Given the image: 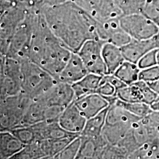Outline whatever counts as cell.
<instances>
[{
    "instance_id": "obj_34",
    "label": "cell",
    "mask_w": 159,
    "mask_h": 159,
    "mask_svg": "<svg viewBox=\"0 0 159 159\" xmlns=\"http://www.w3.org/2000/svg\"><path fill=\"white\" fill-rule=\"evenodd\" d=\"M146 0H128L123 14L124 15L141 13Z\"/></svg>"
},
{
    "instance_id": "obj_37",
    "label": "cell",
    "mask_w": 159,
    "mask_h": 159,
    "mask_svg": "<svg viewBox=\"0 0 159 159\" xmlns=\"http://www.w3.org/2000/svg\"><path fill=\"white\" fill-rule=\"evenodd\" d=\"M150 107L153 111H159V95L151 105Z\"/></svg>"
},
{
    "instance_id": "obj_4",
    "label": "cell",
    "mask_w": 159,
    "mask_h": 159,
    "mask_svg": "<svg viewBox=\"0 0 159 159\" xmlns=\"http://www.w3.org/2000/svg\"><path fill=\"white\" fill-rule=\"evenodd\" d=\"M29 14L18 1L1 0L0 53L6 56L12 37Z\"/></svg>"
},
{
    "instance_id": "obj_11",
    "label": "cell",
    "mask_w": 159,
    "mask_h": 159,
    "mask_svg": "<svg viewBox=\"0 0 159 159\" xmlns=\"http://www.w3.org/2000/svg\"><path fill=\"white\" fill-rule=\"evenodd\" d=\"M37 99L41 100L48 107L65 108L75 99L72 84L57 81L48 91Z\"/></svg>"
},
{
    "instance_id": "obj_9",
    "label": "cell",
    "mask_w": 159,
    "mask_h": 159,
    "mask_svg": "<svg viewBox=\"0 0 159 159\" xmlns=\"http://www.w3.org/2000/svg\"><path fill=\"white\" fill-rule=\"evenodd\" d=\"M97 21L120 19L124 14L115 0H71Z\"/></svg>"
},
{
    "instance_id": "obj_26",
    "label": "cell",
    "mask_w": 159,
    "mask_h": 159,
    "mask_svg": "<svg viewBox=\"0 0 159 159\" xmlns=\"http://www.w3.org/2000/svg\"><path fill=\"white\" fill-rule=\"evenodd\" d=\"M81 136L77 137L73 141L67 145L63 150L57 154L54 159H76L79 152L81 145Z\"/></svg>"
},
{
    "instance_id": "obj_16",
    "label": "cell",
    "mask_w": 159,
    "mask_h": 159,
    "mask_svg": "<svg viewBox=\"0 0 159 159\" xmlns=\"http://www.w3.org/2000/svg\"><path fill=\"white\" fill-rule=\"evenodd\" d=\"M80 136L81 142L76 159H100L104 148L108 144L102 134L94 137Z\"/></svg>"
},
{
    "instance_id": "obj_40",
    "label": "cell",
    "mask_w": 159,
    "mask_h": 159,
    "mask_svg": "<svg viewBox=\"0 0 159 159\" xmlns=\"http://www.w3.org/2000/svg\"><path fill=\"white\" fill-rule=\"evenodd\" d=\"M155 37H156V39H157V41H159V32L157 33V34L156 35H155Z\"/></svg>"
},
{
    "instance_id": "obj_10",
    "label": "cell",
    "mask_w": 159,
    "mask_h": 159,
    "mask_svg": "<svg viewBox=\"0 0 159 159\" xmlns=\"http://www.w3.org/2000/svg\"><path fill=\"white\" fill-rule=\"evenodd\" d=\"M106 41L100 39L86 41L77 53L79 55L89 73L100 75L107 74L102 56V48Z\"/></svg>"
},
{
    "instance_id": "obj_2",
    "label": "cell",
    "mask_w": 159,
    "mask_h": 159,
    "mask_svg": "<svg viewBox=\"0 0 159 159\" xmlns=\"http://www.w3.org/2000/svg\"><path fill=\"white\" fill-rule=\"evenodd\" d=\"M71 53L72 51L52 33L42 13L35 14L29 60L56 79L67 63Z\"/></svg>"
},
{
    "instance_id": "obj_18",
    "label": "cell",
    "mask_w": 159,
    "mask_h": 159,
    "mask_svg": "<svg viewBox=\"0 0 159 159\" xmlns=\"http://www.w3.org/2000/svg\"><path fill=\"white\" fill-rule=\"evenodd\" d=\"M102 56L107 67V74H114L125 61L121 48L108 42H106L102 46Z\"/></svg>"
},
{
    "instance_id": "obj_36",
    "label": "cell",
    "mask_w": 159,
    "mask_h": 159,
    "mask_svg": "<svg viewBox=\"0 0 159 159\" xmlns=\"http://www.w3.org/2000/svg\"><path fill=\"white\" fill-rule=\"evenodd\" d=\"M147 84L155 93L159 95V79L153 81L148 82Z\"/></svg>"
},
{
    "instance_id": "obj_20",
    "label": "cell",
    "mask_w": 159,
    "mask_h": 159,
    "mask_svg": "<svg viewBox=\"0 0 159 159\" xmlns=\"http://www.w3.org/2000/svg\"><path fill=\"white\" fill-rule=\"evenodd\" d=\"M47 108L48 106L41 100H33L27 108L19 127L33 125L46 121Z\"/></svg>"
},
{
    "instance_id": "obj_5",
    "label": "cell",
    "mask_w": 159,
    "mask_h": 159,
    "mask_svg": "<svg viewBox=\"0 0 159 159\" xmlns=\"http://www.w3.org/2000/svg\"><path fill=\"white\" fill-rule=\"evenodd\" d=\"M0 100V131H10L19 127L33 100L23 92Z\"/></svg>"
},
{
    "instance_id": "obj_24",
    "label": "cell",
    "mask_w": 159,
    "mask_h": 159,
    "mask_svg": "<svg viewBox=\"0 0 159 159\" xmlns=\"http://www.w3.org/2000/svg\"><path fill=\"white\" fill-rule=\"evenodd\" d=\"M46 156L43 150L40 141H37L27 144L18 153L14 156L12 159H45Z\"/></svg>"
},
{
    "instance_id": "obj_12",
    "label": "cell",
    "mask_w": 159,
    "mask_h": 159,
    "mask_svg": "<svg viewBox=\"0 0 159 159\" xmlns=\"http://www.w3.org/2000/svg\"><path fill=\"white\" fill-rule=\"evenodd\" d=\"M159 49V43L155 35L147 40L132 39L130 43L121 47L125 60L137 64L148 52Z\"/></svg>"
},
{
    "instance_id": "obj_41",
    "label": "cell",
    "mask_w": 159,
    "mask_h": 159,
    "mask_svg": "<svg viewBox=\"0 0 159 159\" xmlns=\"http://www.w3.org/2000/svg\"><path fill=\"white\" fill-rule=\"evenodd\" d=\"M157 25H158V26H159V21H158V22H157Z\"/></svg>"
},
{
    "instance_id": "obj_32",
    "label": "cell",
    "mask_w": 159,
    "mask_h": 159,
    "mask_svg": "<svg viewBox=\"0 0 159 159\" xmlns=\"http://www.w3.org/2000/svg\"><path fill=\"white\" fill-rule=\"evenodd\" d=\"M159 49H154L146 53L137 63L141 70L157 65V54Z\"/></svg>"
},
{
    "instance_id": "obj_38",
    "label": "cell",
    "mask_w": 159,
    "mask_h": 159,
    "mask_svg": "<svg viewBox=\"0 0 159 159\" xmlns=\"http://www.w3.org/2000/svg\"><path fill=\"white\" fill-rule=\"evenodd\" d=\"M115 1L117 2V4L119 5L120 8L121 9L122 11L123 12V11L127 4L128 0H115Z\"/></svg>"
},
{
    "instance_id": "obj_31",
    "label": "cell",
    "mask_w": 159,
    "mask_h": 159,
    "mask_svg": "<svg viewBox=\"0 0 159 159\" xmlns=\"http://www.w3.org/2000/svg\"><path fill=\"white\" fill-rule=\"evenodd\" d=\"M136 83L139 86L141 91L143 102L150 106L156 100L159 95L148 86L146 82L143 80H138Z\"/></svg>"
},
{
    "instance_id": "obj_13",
    "label": "cell",
    "mask_w": 159,
    "mask_h": 159,
    "mask_svg": "<svg viewBox=\"0 0 159 159\" xmlns=\"http://www.w3.org/2000/svg\"><path fill=\"white\" fill-rule=\"evenodd\" d=\"M87 119L81 113L74 100L63 110L59 117L58 123L65 130L80 135L85 125Z\"/></svg>"
},
{
    "instance_id": "obj_15",
    "label": "cell",
    "mask_w": 159,
    "mask_h": 159,
    "mask_svg": "<svg viewBox=\"0 0 159 159\" xmlns=\"http://www.w3.org/2000/svg\"><path fill=\"white\" fill-rule=\"evenodd\" d=\"M74 102L87 120L100 113L110 105L107 99L97 93L75 100Z\"/></svg>"
},
{
    "instance_id": "obj_27",
    "label": "cell",
    "mask_w": 159,
    "mask_h": 159,
    "mask_svg": "<svg viewBox=\"0 0 159 159\" xmlns=\"http://www.w3.org/2000/svg\"><path fill=\"white\" fill-rule=\"evenodd\" d=\"M10 131L25 145L37 142L34 129L31 125L18 127Z\"/></svg>"
},
{
    "instance_id": "obj_19",
    "label": "cell",
    "mask_w": 159,
    "mask_h": 159,
    "mask_svg": "<svg viewBox=\"0 0 159 159\" xmlns=\"http://www.w3.org/2000/svg\"><path fill=\"white\" fill-rule=\"evenodd\" d=\"M102 75L88 73L82 79L72 84L74 92L75 100L79 99L86 95L96 93L100 84Z\"/></svg>"
},
{
    "instance_id": "obj_22",
    "label": "cell",
    "mask_w": 159,
    "mask_h": 159,
    "mask_svg": "<svg viewBox=\"0 0 159 159\" xmlns=\"http://www.w3.org/2000/svg\"><path fill=\"white\" fill-rule=\"evenodd\" d=\"M141 69L137 64L125 60L114 73L126 85L136 83L139 80V74Z\"/></svg>"
},
{
    "instance_id": "obj_14",
    "label": "cell",
    "mask_w": 159,
    "mask_h": 159,
    "mask_svg": "<svg viewBox=\"0 0 159 159\" xmlns=\"http://www.w3.org/2000/svg\"><path fill=\"white\" fill-rule=\"evenodd\" d=\"M89 73L79 55L72 52L67 63L56 77L58 81L73 84Z\"/></svg>"
},
{
    "instance_id": "obj_39",
    "label": "cell",
    "mask_w": 159,
    "mask_h": 159,
    "mask_svg": "<svg viewBox=\"0 0 159 159\" xmlns=\"http://www.w3.org/2000/svg\"><path fill=\"white\" fill-rule=\"evenodd\" d=\"M157 65L159 66V50L157 54Z\"/></svg>"
},
{
    "instance_id": "obj_29",
    "label": "cell",
    "mask_w": 159,
    "mask_h": 159,
    "mask_svg": "<svg viewBox=\"0 0 159 159\" xmlns=\"http://www.w3.org/2000/svg\"><path fill=\"white\" fill-rule=\"evenodd\" d=\"M128 152L118 145L108 144L102 151L100 159H127Z\"/></svg>"
},
{
    "instance_id": "obj_17",
    "label": "cell",
    "mask_w": 159,
    "mask_h": 159,
    "mask_svg": "<svg viewBox=\"0 0 159 159\" xmlns=\"http://www.w3.org/2000/svg\"><path fill=\"white\" fill-rule=\"evenodd\" d=\"M25 146L10 131L0 132V159H10Z\"/></svg>"
},
{
    "instance_id": "obj_35",
    "label": "cell",
    "mask_w": 159,
    "mask_h": 159,
    "mask_svg": "<svg viewBox=\"0 0 159 159\" xmlns=\"http://www.w3.org/2000/svg\"><path fill=\"white\" fill-rule=\"evenodd\" d=\"M71 0H44L45 6H53L61 4Z\"/></svg>"
},
{
    "instance_id": "obj_42",
    "label": "cell",
    "mask_w": 159,
    "mask_h": 159,
    "mask_svg": "<svg viewBox=\"0 0 159 159\" xmlns=\"http://www.w3.org/2000/svg\"><path fill=\"white\" fill-rule=\"evenodd\" d=\"M9 1H17L18 0H9Z\"/></svg>"
},
{
    "instance_id": "obj_23",
    "label": "cell",
    "mask_w": 159,
    "mask_h": 159,
    "mask_svg": "<svg viewBox=\"0 0 159 159\" xmlns=\"http://www.w3.org/2000/svg\"><path fill=\"white\" fill-rule=\"evenodd\" d=\"M114 103L131 114L144 118L153 112L150 106L143 102H125L117 98Z\"/></svg>"
},
{
    "instance_id": "obj_28",
    "label": "cell",
    "mask_w": 159,
    "mask_h": 159,
    "mask_svg": "<svg viewBox=\"0 0 159 159\" xmlns=\"http://www.w3.org/2000/svg\"><path fill=\"white\" fill-rule=\"evenodd\" d=\"M117 89L116 87L113 85L106 80L102 77L100 84L97 89V93L100 94L101 96L105 97L108 100L110 104L115 102L117 98Z\"/></svg>"
},
{
    "instance_id": "obj_25",
    "label": "cell",
    "mask_w": 159,
    "mask_h": 159,
    "mask_svg": "<svg viewBox=\"0 0 159 159\" xmlns=\"http://www.w3.org/2000/svg\"><path fill=\"white\" fill-rule=\"evenodd\" d=\"M117 98L125 102H143L141 91L136 83L119 89L117 93Z\"/></svg>"
},
{
    "instance_id": "obj_8",
    "label": "cell",
    "mask_w": 159,
    "mask_h": 159,
    "mask_svg": "<svg viewBox=\"0 0 159 159\" xmlns=\"http://www.w3.org/2000/svg\"><path fill=\"white\" fill-rule=\"evenodd\" d=\"M119 21L121 28L132 39L147 40L159 32L158 25L142 13L123 15Z\"/></svg>"
},
{
    "instance_id": "obj_33",
    "label": "cell",
    "mask_w": 159,
    "mask_h": 159,
    "mask_svg": "<svg viewBox=\"0 0 159 159\" xmlns=\"http://www.w3.org/2000/svg\"><path fill=\"white\" fill-rule=\"evenodd\" d=\"M159 79V66L158 65L140 70L139 80L146 83L153 81Z\"/></svg>"
},
{
    "instance_id": "obj_1",
    "label": "cell",
    "mask_w": 159,
    "mask_h": 159,
    "mask_svg": "<svg viewBox=\"0 0 159 159\" xmlns=\"http://www.w3.org/2000/svg\"><path fill=\"white\" fill-rule=\"evenodd\" d=\"M41 13L52 33L72 52H78L87 40L99 39L96 20L73 1L45 6Z\"/></svg>"
},
{
    "instance_id": "obj_21",
    "label": "cell",
    "mask_w": 159,
    "mask_h": 159,
    "mask_svg": "<svg viewBox=\"0 0 159 159\" xmlns=\"http://www.w3.org/2000/svg\"><path fill=\"white\" fill-rule=\"evenodd\" d=\"M109 107L110 106L100 113L87 120L84 128L80 135L91 137L100 136L106 124Z\"/></svg>"
},
{
    "instance_id": "obj_6",
    "label": "cell",
    "mask_w": 159,
    "mask_h": 159,
    "mask_svg": "<svg viewBox=\"0 0 159 159\" xmlns=\"http://www.w3.org/2000/svg\"><path fill=\"white\" fill-rule=\"evenodd\" d=\"M35 14H29L17 27L10 43L6 57L20 62L29 60V52L33 31V18Z\"/></svg>"
},
{
    "instance_id": "obj_3",
    "label": "cell",
    "mask_w": 159,
    "mask_h": 159,
    "mask_svg": "<svg viewBox=\"0 0 159 159\" xmlns=\"http://www.w3.org/2000/svg\"><path fill=\"white\" fill-rule=\"evenodd\" d=\"M21 92L32 100L43 95L57 81L51 74L30 60L21 63Z\"/></svg>"
},
{
    "instance_id": "obj_7",
    "label": "cell",
    "mask_w": 159,
    "mask_h": 159,
    "mask_svg": "<svg viewBox=\"0 0 159 159\" xmlns=\"http://www.w3.org/2000/svg\"><path fill=\"white\" fill-rule=\"evenodd\" d=\"M0 99L21 92V63L14 58L1 55Z\"/></svg>"
},
{
    "instance_id": "obj_30",
    "label": "cell",
    "mask_w": 159,
    "mask_h": 159,
    "mask_svg": "<svg viewBox=\"0 0 159 159\" xmlns=\"http://www.w3.org/2000/svg\"><path fill=\"white\" fill-rule=\"evenodd\" d=\"M141 13L157 24L159 20V0H146Z\"/></svg>"
}]
</instances>
